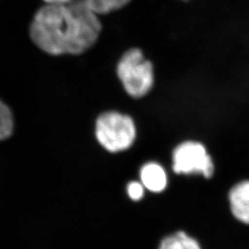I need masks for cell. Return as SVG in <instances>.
Wrapping results in <instances>:
<instances>
[{"instance_id": "6da1fadb", "label": "cell", "mask_w": 249, "mask_h": 249, "mask_svg": "<svg viewBox=\"0 0 249 249\" xmlns=\"http://www.w3.org/2000/svg\"><path fill=\"white\" fill-rule=\"evenodd\" d=\"M104 23L82 0L45 5L36 11L30 37L50 55H80L92 49L103 34Z\"/></svg>"}, {"instance_id": "7a4b0ae2", "label": "cell", "mask_w": 249, "mask_h": 249, "mask_svg": "<svg viewBox=\"0 0 249 249\" xmlns=\"http://www.w3.org/2000/svg\"><path fill=\"white\" fill-rule=\"evenodd\" d=\"M115 72L122 88L131 98L147 96L155 85V65L139 46L129 47L120 54Z\"/></svg>"}, {"instance_id": "3957f363", "label": "cell", "mask_w": 249, "mask_h": 249, "mask_svg": "<svg viewBox=\"0 0 249 249\" xmlns=\"http://www.w3.org/2000/svg\"><path fill=\"white\" fill-rule=\"evenodd\" d=\"M136 126L131 116L109 111L96 120L95 136L98 142L109 152H120L129 149L136 139Z\"/></svg>"}, {"instance_id": "277c9868", "label": "cell", "mask_w": 249, "mask_h": 249, "mask_svg": "<svg viewBox=\"0 0 249 249\" xmlns=\"http://www.w3.org/2000/svg\"><path fill=\"white\" fill-rule=\"evenodd\" d=\"M173 171L178 175L202 174L205 178H211L214 173L213 161L203 144L185 142L173 151Z\"/></svg>"}, {"instance_id": "5b68a950", "label": "cell", "mask_w": 249, "mask_h": 249, "mask_svg": "<svg viewBox=\"0 0 249 249\" xmlns=\"http://www.w3.org/2000/svg\"><path fill=\"white\" fill-rule=\"evenodd\" d=\"M229 203L233 217L249 225V180L242 181L231 187Z\"/></svg>"}, {"instance_id": "8992f818", "label": "cell", "mask_w": 249, "mask_h": 249, "mask_svg": "<svg viewBox=\"0 0 249 249\" xmlns=\"http://www.w3.org/2000/svg\"><path fill=\"white\" fill-rule=\"evenodd\" d=\"M141 180L143 186L151 192L159 193L167 186L165 171L156 162H148L141 169Z\"/></svg>"}, {"instance_id": "52a82bcc", "label": "cell", "mask_w": 249, "mask_h": 249, "mask_svg": "<svg viewBox=\"0 0 249 249\" xmlns=\"http://www.w3.org/2000/svg\"><path fill=\"white\" fill-rule=\"evenodd\" d=\"M94 14L109 16L125 9L133 0H82Z\"/></svg>"}, {"instance_id": "ba28073f", "label": "cell", "mask_w": 249, "mask_h": 249, "mask_svg": "<svg viewBox=\"0 0 249 249\" xmlns=\"http://www.w3.org/2000/svg\"><path fill=\"white\" fill-rule=\"evenodd\" d=\"M158 249H201L199 243L187 232L177 231L164 237Z\"/></svg>"}, {"instance_id": "9c48e42d", "label": "cell", "mask_w": 249, "mask_h": 249, "mask_svg": "<svg viewBox=\"0 0 249 249\" xmlns=\"http://www.w3.org/2000/svg\"><path fill=\"white\" fill-rule=\"evenodd\" d=\"M13 131V116L9 107L0 100V141L8 139Z\"/></svg>"}, {"instance_id": "30bf717a", "label": "cell", "mask_w": 249, "mask_h": 249, "mask_svg": "<svg viewBox=\"0 0 249 249\" xmlns=\"http://www.w3.org/2000/svg\"><path fill=\"white\" fill-rule=\"evenodd\" d=\"M126 190H127V194L129 197L135 201L142 199L144 196V188H143L142 184H141L139 182L133 181V182L128 183Z\"/></svg>"}, {"instance_id": "8fae6325", "label": "cell", "mask_w": 249, "mask_h": 249, "mask_svg": "<svg viewBox=\"0 0 249 249\" xmlns=\"http://www.w3.org/2000/svg\"><path fill=\"white\" fill-rule=\"evenodd\" d=\"M45 5H60V4H67L71 3L74 0H43Z\"/></svg>"}, {"instance_id": "7c38bea8", "label": "cell", "mask_w": 249, "mask_h": 249, "mask_svg": "<svg viewBox=\"0 0 249 249\" xmlns=\"http://www.w3.org/2000/svg\"><path fill=\"white\" fill-rule=\"evenodd\" d=\"M178 1H181V2H190V1H193V0H178Z\"/></svg>"}]
</instances>
